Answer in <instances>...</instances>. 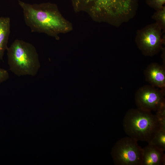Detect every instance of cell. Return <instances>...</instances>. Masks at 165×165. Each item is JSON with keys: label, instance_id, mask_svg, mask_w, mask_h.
I'll return each mask as SVG.
<instances>
[{"label": "cell", "instance_id": "cell-7", "mask_svg": "<svg viewBox=\"0 0 165 165\" xmlns=\"http://www.w3.org/2000/svg\"><path fill=\"white\" fill-rule=\"evenodd\" d=\"M137 108L152 112L165 106V90L151 85L140 88L135 95Z\"/></svg>", "mask_w": 165, "mask_h": 165}, {"label": "cell", "instance_id": "cell-11", "mask_svg": "<svg viewBox=\"0 0 165 165\" xmlns=\"http://www.w3.org/2000/svg\"><path fill=\"white\" fill-rule=\"evenodd\" d=\"M151 144L165 151V127L160 126L151 142Z\"/></svg>", "mask_w": 165, "mask_h": 165}, {"label": "cell", "instance_id": "cell-13", "mask_svg": "<svg viewBox=\"0 0 165 165\" xmlns=\"http://www.w3.org/2000/svg\"><path fill=\"white\" fill-rule=\"evenodd\" d=\"M147 2L156 10L160 9L165 6V0H147Z\"/></svg>", "mask_w": 165, "mask_h": 165}, {"label": "cell", "instance_id": "cell-4", "mask_svg": "<svg viewBox=\"0 0 165 165\" xmlns=\"http://www.w3.org/2000/svg\"><path fill=\"white\" fill-rule=\"evenodd\" d=\"M123 122L124 131L129 137L148 143L161 126L156 114L138 108L128 110Z\"/></svg>", "mask_w": 165, "mask_h": 165}, {"label": "cell", "instance_id": "cell-3", "mask_svg": "<svg viewBox=\"0 0 165 165\" xmlns=\"http://www.w3.org/2000/svg\"><path fill=\"white\" fill-rule=\"evenodd\" d=\"M9 70L18 76H35L40 68L38 53L31 44L16 39L7 50Z\"/></svg>", "mask_w": 165, "mask_h": 165}, {"label": "cell", "instance_id": "cell-6", "mask_svg": "<svg viewBox=\"0 0 165 165\" xmlns=\"http://www.w3.org/2000/svg\"><path fill=\"white\" fill-rule=\"evenodd\" d=\"M138 141L128 136L116 142L112 152L115 165H142L143 149Z\"/></svg>", "mask_w": 165, "mask_h": 165}, {"label": "cell", "instance_id": "cell-14", "mask_svg": "<svg viewBox=\"0 0 165 165\" xmlns=\"http://www.w3.org/2000/svg\"><path fill=\"white\" fill-rule=\"evenodd\" d=\"M9 78L8 71L4 69L0 68V84L7 80Z\"/></svg>", "mask_w": 165, "mask_h": 165}, {"label": "cell", "instance_id": "cell-12", "mask_svg": "<svg viewBox=\"0 0 165 165\" xmlns=\"http://www.w3.org/2000/svg\"><path fill=\"white\" fill-rule=\"evenodd\" d=\"M152 18L156 21L161 28L163 33L165 31V7L157 10L153 13Z\"/></svg>", "mask_w": 165, "mask_h": 165}, {"label": "cell", "instance_id": "cell-1", "mask_svg": "<svg viewBox=\"0 0 165 165\" xmlns=\"http://www.w3.org/2000/svg\"><path fill=\"white\" fill-rule=\"evenodd\" d=\"M26 24L33 32L45 33L58 39L70 31L72 24L61 15L57 6L50 2L30 4L18 0Z\"/></svg>", "mask_w": 165, "mask_h": 165}, {"label": "cell", "instance_id": "cell-5", "mask_svg": "<svg viewBox=\"0 0 165 165\" xmlns=\"http://www.w3.org/2000/svg\"><path fill=\"white\" fill-rule=\"evenodd\" d=\"M162 33L161 27L156 22L138 30L135 41L144 55L152 57L162 50L165 41Z\"/></svg>", "mask_w": 165, "mask_h": 165}, {"label": "cell", "instance_id": "cell-2", "mask_svg": "<svg viewBox=\"0 0 165 165\" xmlns=\"http://www.w3.org/2000/svg\"><path fill=\"white\" fill-rule=\"evenodd\" d=\"M137 0H72L76 12H84L94 21L120 26L135 16Z\"/></svg>", "mask_w": 165, "mask_h": 165}, {"label": "cell", "instance_id": "cell-9", "mask_svg": "<svg viewBox=\"0 0 165 165\" xmlns=\"http://www.w3.org/2000/svg\"><path fill=\"white\" fill-rule=\"evenodd\" d=\"M143 149L142 165H165V154L163 150L149 143Z\"/></svg>", "mask_w": 165, "mask_h": 165}, {"label": "cell", "instance_id": "cell-10", "mask_svg": "<svg viewBox=\"0 0 165 165\" xmlns=\"http://www.w3.org/2000/svg\"><path fill=\"white\" fill-rule=\"evenodd\" d=\"M10 21L9 17H0V61L3 60L5 51L8 48L7 44L10 33Z\"/></svg>", "mask_w": 165, "mask_h": 165}, {"label": "cell", "instance_id": "cell-8", "mask_svg": "<svg viewBox=\"0 0 165 165\" xmlns=\"http://www.w3.org/2000/svg\"><path fill=\"white\" fill-rule=\"evenodd\" d=\"M146 80L151 85L162 90L165 88V67L157 63L150 64L144 72Z\"/></svg>", "mask_w": 165, "mask_h": 165}]
</instances>
